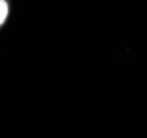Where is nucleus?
I'll return each instance as SVG.
<instances>
[{"mask_svg": "<svg viewBox=\"0 0 147 138\" xmlns=\"http://www.w3.org/2000/svg\"><path fill=\"white\" fill-rule=\"evenodd\" d=\"M8 11H9V8H8V3L3 0H0V26L6 21L8 15Z\"/></svg>", "mask_w": 147, "mask_h": 138, "instance_id": "nucleus-1", "label": "nucleus"}]
</instances>
